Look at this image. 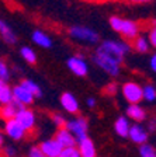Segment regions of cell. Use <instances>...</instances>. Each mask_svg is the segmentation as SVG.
Returning <instances> with one entry per match:
<instances>
[{"label": "cell", "instance_id": "cell-1", "mask_svg": "<svg viewBox=\"0 0 156 157\" xmlns=\"http://www.w3.org/2000/svg\"><path fill=\"white\" fill-rule=\"evenodd\" d=\"M110 27L115 33L122 35L125 41H134L137 36H139L141 33V27L137 21H132V20L128 18H121L118 16H113L110 18Z\"/></svg>", "mask_w": 156, "mask_h": 157}, {"label": "cell", "instance_id": "cell-2", "mask_svg": "<svg viewBox=\"0 0 156 157\" xmlns=\"http://www.w3.org/2000/svg\"><path fill=\"white\" fill-rule=\"evenodd\" d=\"M98 52L106 53L108 56L118 59L121 62H124V58L131 52V45L124 39V41H117V39H106L100 45L97 46Z\"/></svg>", "mask_w": 156, "mask_h": 157}, {"label": "cell", "instance_id": "cell-3", "mask_svg": "<svg viewBox=\"0 0 156 157\" xmlns=\"http://www.w3.org/2000/svg\"><path fill=\"white\" fill-rule=\"evenodd\" d=\"M93 62L97 66L98 69H101L104 73H107L110 77H118L121 73V65L122 62L118 60V59L113 58V56H108L106 53H101L98 51H96L94 55H93Z\"/></svg>", "mask_w": 156, "mask_h": 157}, {"label": "cell", "instance_id": "cell-4", "mask_svg": "<svg viewBox=\"0 0 156 157\" xmlns=\"http://www.w3.org/2000/svg\"><path fill=\"white\" fill-rule=\"evenodd\" d=\"M69 36L76 42L96 45L100 42V35L93 28H89L85 25H73L69 28Z\"/></svg>", "mask_w": 156, "mask_h": 157}, {"label": "cell", "instance_id": "cell-5", "mask_svg": "<svg viewBox=\"0 0 156 157\" xmlns=\"http://www.w3.org/2000/svg\"><path fill=\"white\" fill-rule=\"evenodd\" d=\"M65 128L73 135L76 142H80L89 137V119L83 115H75L66 121Z\"/></svg>", "mask_w": 156, "mask_h": 157}, {"label": "cell", "instance_id": "cell-6", "mask_svg": "<svg viewBox=\"0 0 156 157\" xmlns=\"http://www.w3.org/2000/svg\"><path fill=\"white\" fill-rule=\"evenodd\" d=\"M120 91L128 104H139L143 100L142 86L137 82H125L120 87Z\"/></svg>", "mask_w": 156, "mask_h": 157}, {"label": "cell", "instance_id": "cell-7", "mask_svg": "<svg viewBox=\"0 0 156 157\" xmlns=\"http://www.w3.org/2000/svg\"><path fill=\"white\" fill-rule=\"evenodd\" d=\"M14 119H16V121L26 129L27 133L35 131V128H37V114H35V111H33L30 107H21L20 108Z\"/></svg>", "mask_w": 156, "mask_h": 157}, {"label": "cell", "instance_id": "cell-8", "mask_svg": "<svg viewBox=\"0 0 156 157\" xmlns=\"http://www.w3.org/2000/svg\"><path fill=\"white\" fill-rule=\"evenodd\" d=\"M3 133H4V136L9 137L10 140H13V142H21L27 137V131L16 121V119L4 121Z\"/></svg>", "mask_w": 156, "mask_h": 157}, {"label": "cell", "instance_id": "cell-9", "mask_svg": "<svg viewBox=\"0 0 156 157\" xmlns=\"http://www.w3.org/2000/svg\"><path fill=\"white\" fill-rule=\"evenodd\" d=\"M66 66L75 76H79V77H85L89 73V63L83 55H75L70 56L66 62Z\"/></svg>", "mask_w": 156, "mask_h": 157}, {"label": "cell", "instance_id": "cell-10", "mask_svg": "<svg viewBox=\"0 0 156 157\" xmlns=\"http://www.w3.org/2000/svg\"><path fill=\"white\" fill-rule=\"evenodd\" d=\"M134 144L137 146H142V144L148 143L149 139V132L142 124H131L130 132H128V137Z\"/></svg>", "mask_w": 156, "mask_h": 157}, {"label": "cell", "instance_id": "cell-11", "mask_svg": "<svg viewBox=\"0 0 156 157\" xmlns=\"http://www.w3.org/2000/svg\"><path fill=\"white\" fill-rule=\"evenodd\" d=\"M11 90H13V101L17 105H20V107H30V105L35 101V97L26 87H23V86L20 84V83L13 86Z\"/></svg>", "mask_w": 156, "mask_h": 157}, {"label": "cell", "instance_id": "cell-12", "mask_svg": "<svg viewBox=\"0 0 156 157\" xmlns=\"http://www.w3.org/2000/svg\"><path fill=\"white\" fill-rule=\"evenodd\" d=\"M59 102H61L62 109L70 115H76L79 112V109H80L79 100L76 98L75 94H72L69 91L62 93L61 97H59Z\"/></svg>", "mask_w": 156, "mask_h": 157}, {"label": "cell", "instance_id": "cell-13", "mask_svg": "<svg viewBox=\"0 0 156 157\" xmlns=\"http://www.w3.org/2000/svg\"><path fill=\"white\" fill-rule=\"evenodd\" d=\"M125 117L132 121L134 124H142L146 119V111L141 104H128L125 109Z\"/></svg>", "mask_w": 156, "mask_h": 157}, {"label": "cell", "instance_id": "cell-14", "mask_svg": "<svg viewBox=\"0 0 156 157\" xmlns=\"http://www.w3.org/2000/svg\"><path fill=\"white\" fill-rule=\"evenodd\" d=\"M54 139L58 142V144L62 147V149L75 147L76 144H78V142H76V139L73 137V135H72L66 128H59V129H56Z\"/></svg>", "mask_w": 156, "mask_h": 157}, {"label": "cell", "instance_id": "cell-15", "mask_svg": "<svg viewBox=\"0 0 156 157\" xmlns=\"http://www.w3.org/2000/svg\"><path fill=\"white\" fill-rule=\"evenodd\" d=\"M38 146L41 149V151H42L44 157H59L61 151L63 150L54 137H49V139L42 140Z\"/></svg>", "mask_w": 156, "mask_h": 157}, {"label": "cell", "instance_id": "cell-16", "mask_svg": "<svg viewBox=\"0 0 156 157\" xmlns=\"http://www.w3.org/2000/svg\"><path fill=\"white\" fill-rule=\"evenodd\" d=\"M76 147H78L80 157H97V147L90 137H86L83 140L78 142Z\"/></svg>", "mask_w": 156, "mask_h": 157}, {"label": "cell", "instance_id": "cell-17", "mask_svg": "<svg viewBox=\"0 0 156 157\" xmlns=\"http://www.w3.org/2000/svg\"><path fill=\"white\" fill-rule=\"evenodd\" d=\"M114 132L117 135L118 137L121 139H127L128 137V132H130V128H131V121L128 119L125 115H121L118 117L115 121H114Z\"/></svg>", "mask_w": 156, "mask_h": 157}, {"label": "cell", "instance_id": "cell-18", "mask_svg": "<svg viewBox=\"0 0 156 157\" xmlns=\"http://www.w3.org/2000/svg\"><path fill=\"white\" fill-rule=\"evenodd\" d=\"M31 39L35 45H38L39 48H44V49H48L52 46V39L45 31H41V29H35L31 35Z\"/></svg>", "mask_w": 156, "mask_h": 157}, {"label": "cell", "instance_id": "cell-19", "mask_svg": "<svg viewBox=\"0 0 156 157\" xmlns=\"http://www.w3.org/2000/svg\"><path fill=\"white\" fill-rule=\"evenodd\" d=\"M0 36L7 45H14L17 42V35L14 34L13 29L10 28L9 24L3 20H0Z\"/></svg>", "mask_w": 156, "mask_h": 157}, {"label": "cell", "instance_id": "cell-20", "mask_svg": "<svg viewBox=\"0 0 156 157\" xmlns=\"http://www.w3.org/2000/svg\"><path fill=\"white\" fill-rule=\"evenodd\" d=\"M20 105H17L14 101L9 102L6 105H2L0 107V118L3 119V121H9V119H14L20 109Z\"/></svg>", "mask_w": 156, "mask_h": 157}, {"label": "cell", "instance_id": "cell-21", "mask_svg": "<svg viewBox=\"0 0 156 157\" xmlns=\"http://www.w3.org/2000/svg\"><path fill=\"white\" fill-rule=\"evenodd\" d=\"M13 101V90L7 82H0V107Z\"/></svg>", "mask_w": 156, "mask_h": 157}, {"label": "cell", "instance_id": "cell-22", "mask_svg": "<svg viewBox=\"0 0 156 157\" xmlns=\"http://www.w3.org/2000/svg\"><path fill=\"white\" fill-rule=\"evenodd\" d=\"M20 84L23 86V87H26L35 98L42 97V88H41V86H39L37 82L31 80V78H23V80L20 82Z\"/></svg>", "mask_w": 156, "mask_h": 157}, {"label": "cell", "instance_id": "cell-23", "mask_svg": "<svg viewBox=\"0 0 156 157\" xmlns=\"http://www.w3.org/2000/svg\"><path fill=\"white\" fill-rule=\"evenodd\" d=\"M132 48L139 53H146L150 49V44H149V41H148V38L139 35L132 41Z\"/></svg>", "mask_w": 156, "mask_h": 157}, {"label": "cell", "instance_id": "cell-24", "mask_svg": "<svg viewBox=\"0 0 156 157\" xmlns=\"http://www.w3.org/2000/svg\"><path fill=\"white\" fill-rule=\"evenodd\" d=\"M20 55L24 59V62H27L28 65H35L37 63V53L30 46H23V48L20 49Z\"/></svg>", "mask_w": 156, "mask_h": 157}, {"label": "cell", "instance_id": "cell-25", "mask_svg": "<svg viewBox=\"0 0 156 157\" xmlns=\"http://www.w3.org/2000/svg\"><path fill=\"white\" fill-rule=\"evenodd\" d=\"M142 95H143V100L148 102L156 101V87L153 84L142 86Z\"/></svg>", "mask_w": 156, "mask_h": 157}, {"label": "cell", "instance_id": "cell-26", "mask_svg": "<svg viewBox=\"0 0 156 157\" xmlns=\"http://www.w3.org/2000/svg\"><path fill=\"white\" fill-rule=\"evenodd\" d=\"M10 77H11V70H10L9 63H7L4 59L0 58V82L9 83Z\"/></svg>", "mask_w": 156, "mask_h": 157}, {"label": "cell", "instance_id": "cell-27", "mask_svg": "<svg viewBox=\"0 0 156 157\" xmlns=\"http://www.w3.org/2000/svg\"><path fill=\"white\" fill-rule=\"evenodd\" d=\"M138 153H139V157H156V149L152 144L145 143L142 146H139Z\"/></svg>", "mask_w": 156, "mask_h": 157}, {"label": "cell", "instance_id": "cell-28", "mask_svg": "<svg viewBox=\"0 0 156 157\" xmlns=\"http://www.w3.org/2000/svg\"><path fill=\"white\" fill-rule=\"evenodd\" d=\"M51 121H52V124L59 129V128H65L68 119H66V117L63 114H61V112H54V114L51 115Z\"/></svg>", "mask_w": 156, "mask_h": 157}, {"label": "cell", "instance_id": "cell-29", "mask_svg": "<svg viewBox=\"0 0 156 157\" xmlns=\"http://www.w3.org/2000/svg\"><path fill=\"white\" fill-rule=\"evenodd\" d=\"M0 153L3 154V157H17V147L13 144H4V147L2 149Z\"/></svg>", "mask_w": 156, "mask_h": 157}, {"label": "cell", "instance_id": "cell-30", "mask_svg": "<svg viewBox=\"0 0 156 157\" xmlns=\"http://www.w3.org/2000/svg\"><path fill=\"white\" fill-rule=\"evenodd\" d=\"M59 157H80V154H79V150L78 147H68V149H63V150L61 151V154H59Z\"/></svg>", "mask_w": 156, "mask_h": 157}, {"label": "cell", "instance_id": "cell-31", "mask_svg": "<svg viewBox=\"0 0 156 157\" xmlns=\"http://www.w3.org/2000/svg\"><path fill=\"white\" fill-rule=\"evenodd\" d=\"M118 91H120V87H118L117 83H114V82L108 83V84L104 87V93H106L107 95H111V97H113V95H115Z\"/></svg>", "mask_w": 156, "mask_h": 157}, {"label": "cell", "instance_id": "cell-32", "mask_svg": "<svg viewBox=\"0 0 156 157\" xmlns=\"http://www.w3.org/2000/svg\"><path fill=\"white\" fill-rule=\"evenodd\" d=\"M27 157H44V154H42V151H41V149H39V146L37 144V146H31L28 149Z\"/></svg>", "mask_w": 156, "mask_h": 157}, {"label": "cell", "instance_id": "cell-33", "mask_svg": "<svg viewBox=\"0 0 156 157\" xmlns=\"http://www.w3.org/2000/svg\"><path fill=\"white\" fill-rule=\"evenodd\" d=\"M148 41H149L150 46L156 49V21H153V27L149 29V36H148Z\"/></svg>", "mask_w": 156, "mask_h": 157}, {"label": "cell", "instance_id": "cell-34", "mask_svg": "<svg viewBox=\"0 0 156 157\" xmlns=\"http://www.w3.org/2000/svg\"><path fill=\"white\" fill-rule=\"evenodd\" d=\"M148 129V132L149 133H152V132H156V118H150V119H148V126H145Z\"/></svg>", "mask_w": 156, "mask_h": 157}, {"label": "cell", "instance_id": "cell-35", "mask_svg": "<svg viewBox=\"0 0 156 157\" xmlns=\"http://www.w3.org/2000/svg\"><path fill=\"white\" fill-rule=\"evenodd\" d=\"M149 67H150V70H152L153 73H156V52L153 53V55L150 56V59H149Z\"/></svg>", "mask_w": 156, "mask_h": 157}, {"label": "cell", "instance_id": "cell-36", "mask_svg": "<svg viewBox=\"0 0 156 157\" xmlns=\"http://www.w3.org/2000/svg\"><path fill=\"white\" fill-rule=\"evenodd\" d=\"M86 105H87L89 108H96V105H97V100H96L94 97H89L87 100H86Z\"/></svg>", "mask_w": 156, "mask_h": 157}, {"label": "cell", "instance_id": "cell-37", "mask_svg": "<svg viewBox=\"0 0 156 157\" xmlns=\"http://www.w3.org/2000/svg\"><path fill=\"white\" fill-rule=\"evenodd\" d=\"M127 3H131V4H142V3H150L153 0H124Z\"/></svg>", "mask_w": 156, "mask_h": 157}, {"label": "cell", "instance_id": "cell-38", "mask_svg": "<svg viewBox=\"0 0 156 157\" xmlns=\"http://www.w3.org/2000/svg\"><path fill=\"white\" fill-rule=\"evenodd\" d=\"M4 144H6V136H4L3 132L0 131V151H2V149L4 147Z\"/></svg>", "mask_w": 156, "mask_h": 157}, {"label": "cell", "instance_id": "cell-39", "mask_svg": "<svg viewBox=\"0 0 156 157\" xmlns=\"http://www.w3.org/2000/svg\"><path fill=\"white\" fill-rule=\"evenodd\" d=\"M90 2H107V0H90Z\"/></svg>", "mask_w": 156, "mask_h": 157}]
</instances>
